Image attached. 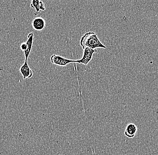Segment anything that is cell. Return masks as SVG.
I'll return each instance as SVG.
<instances>
[{"label": "cell", "mask_w": 158, "mask_h": 155, "mask_svg": "<svg viewBox=\"0 0 158 155\" xmlns=\"http://www.w3.org/2000/svg\"><path fill=\"white\" fill-rule=\"evenodd\" d=\"M20 49H21V50L23 51V52L26 50L27 49V45L26 44V43H22L21 44H20Z\"/></svg>", "instance_id": "cell-10"}, {"label": "cell", "mask_w": 158, "mask_h": 155, "mask_svg": "<svg viewBox=\"0 0 158 155\" xmlns=\"http://www.w3.org/2000/svg\"><path fill=\"white\" fill-rule=\"evenodd\" d=\"M39 9L40 11L41 10H45V6H44V3L42 2V1H40V2L39 4Z\"/></svg>", "instance_id": "cell-9"}, {"label": "cell", "mask_w": 158, "mask_h": 155, "mask_svg": "<svg viewBox=\"0 0 158 155\" xmlns=\"http://www.w3.org/2000/svg\"><path fill=\"white\" fill-rule=\"evenodd\" d=\"M80 45L82 49L89 48L93 49L102 48L106 49V46L102 43L94 32H87L80 39Z\"/></svg>", "instance_id": "cell-1"}, {"label": "cell", "mask_w": 158, "mask_h": 155, "mask_svg": "<svg viewBox=\"0 0 158 155\" xmlns=\"http://www.w3.org/2000/svg\"><path fill=\"white\" fill-rule=\"evenodd\" d=\"M19 71L24 80L27 78L30 79L33 76L32 70L28 66L27 60H25L24 63L20 68Z\"/></svg>", "instance_id": "cell-4"}, {"label": "cell", "mask_w": 158, "mask_h": 155, "mask_svg": "<svg viewBox=\"0 0 158 155\" xmlns=\"http://www.w3.org/2000/svg\"><path fill=\"white\" fill-rule=\"evenodd\" d=\"M33 28L37 31H40L44 29L45 27V22L42 18L37 17L33 20L32 22Z\"/></svg>", "instance_id": "cell-7"}, {"label": "cell", "mask_w": 158, "mask_h": 155, "mask_svg": "<svg viewBox=\"0 0 158 155\" xmlns=\"http://www.w3.org/2000/svg\"><path fill=\"white\" fill-rule=\"evenodd\" d=\"M138 127L134 123H129L125 128L124 135L129 139H132L136 135Z\"/></svg>", "instance_id": "cell-6"}, {"label": "cell", "mask_w": 158, "mask_h": 155, "mask_svg": "<svg viewBox=\"0 0 158 155\" xmlns=\"http://www.w3.org/2000/svg\"><path fill=\"white\" fill-rule=\"evenodd\" d=\"M50 61L52 64L60 67H65L71 63H76V60H71L56 54H53L51 56Z\"/></svg>", "instance_id": "cell-3"}, {"label": "cell", "mask_w": 158, "mask_h": 155, "mask_svg": "<svg viewBox=\"0 0 158 155\" xmlns=\"http://www.w3.org/2000/svg\"><path fill=\"white\" fill-rule=\"evenodd\" d=\"M83 49V55L82 58L79 60H76V63L82 64L85 65H87L91 61L94 53H96L97 50L89 48H84Z\"/></svg>", "instance_id": "cell-2"}, {"label": "cell", "mask_w": 158, "mask_h": 155, "mask_svg": "<svg viewBox=\"0 0 158 155\" xmlns=\"http://www.w3.org/2000/svg\"><path fill=\"white\" fill-rule=\"evenodd\" d=\"M40 1V0H32V2H31L30 6L31 8L35 10V15H37L40 12V10L39 9V4Z\"/></svg>", "instance_id": "cell-8"}, {"label": "cell", "mask_w": 158, "mask_h": 155, "mask_svg": "<svg viewBox=\"0 0 158 155\" xmlns=\"http://www.w3.org/2000/svg\"><path fill=\"white\" fill-rule=\"evenodd\" d=\"M34 33H30L27 35V39L26 42L27 45V49L24 51L25 58V60H28L30 54L32 49V45H33V39H34Z\"/></svg>", "instance_id": "cell-5"}]
</instances>
